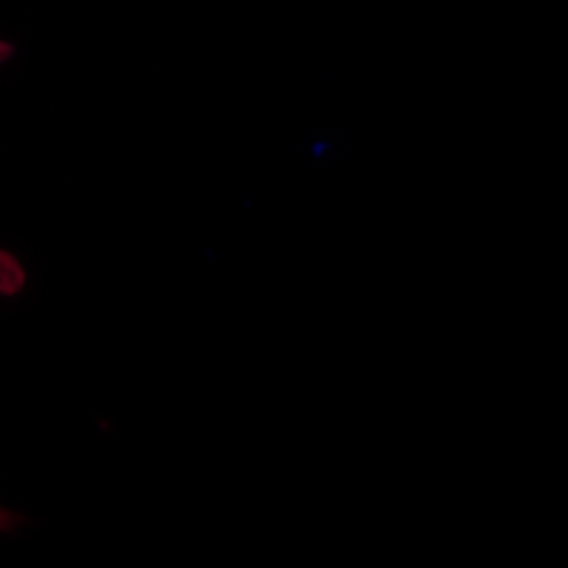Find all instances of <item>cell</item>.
<instances>
[{
    "mask_svg": "<svg viewBox=\"0 0 568 568\" xmlns=\"http://www.w3.org/2000/svg\"><path fill=\"white\" fill-rule=\"evenodd\" d=\"M28 284V272L18 255L2 251L0 253V293L4 297H16L23 293Z\"/></svg>",
    "mask_w": 568,
    "mask_h": 568,
    "instance_id": "obj_1",
    "label": "cell"
}]
</instances>
